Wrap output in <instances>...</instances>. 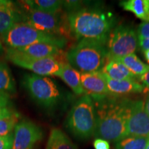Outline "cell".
Returning <instances> with one entry per match:
<instances>
[{"instance_id":"18","label":"cell","mask_w":149,"mask_h":149,"mask_svg":"<svg viewBox=\"0 0 149 149\" xmlns=\"http://www.w3.org/2000/svg\"><path fill=\"white\" fill-rule=\"evenodd\" d=\"M45 149H77V147L62 130L53 128L50 132Z\"/></svg>"},{"instance_id":"4","label":"cell","mask_w":149,"mask_h":149,"mask_svg":"<svg viewBox=\"0 0 149 149\" xmlns=\"http://www.w3.org/2000/svg\"><path fill=\"white\" fill-rule=\"evenodd\" d=\"M97 125L95 103L90 97L84 95L75 102L66 119V127L74 137L88 139L94 135Z\"/></svg>"},{"instance_id":"38","label":"cell","mask_w":149,"mask_h":149,"mask_svg":"<svg viewBox=\"0 0 149 149\" xmlns=\"http://www.w3.org/2000/svg\"><path fill=\"white\" fill-rule=\"evenodd\" d=\"M0 119H1V117H0Z\"/></svg>"},{"instance_id":"29","label":"cell","mask_w":149,"mask_h":149,"mask_svg":"<svg viewBox=\"0 0 149 149\" xmlns=\"http://www.w3.org/2000/svg\"><path fill=\"white\" fill-rule=\"evenodd\" d=\"M10 104V95L0 92V107H8Z\"/></svg>"},{"instance_id":"6","label":"cell","mask_w":149,"mask_h":149,"mask_svg":"<svg viewBox=\"0 0 149 149\" xmlns=\"http://www.w3.org/2000/svg\"><path fill=\"white\" fill-rule=\"evenodd\" d=\"M22 84L31 98L41 107L52 109L60 102V91L51 78L34 73L25 74Z\"/></svg>"},{"instance_id":"33","label":"cell","mask_w":149,"mask_h":149,"mask_svg":"<svg viewBox=\"0 0 149 149\" xmlns=\"http://www.w3.org/2000/svg\"><path fill=\"white\" fill-rule=\"evenodd\" d=\"M144 109L146 113L149 116V91L147 93V95L146 97V100H145L144 102Z\"/></svg>"},{"instance_id":"2","label":"cell","mask_w":149,"mask_h":149,"mask_svg":"<svg viewBox=\"0 0 149 149\" xmlns=\"http://www.w3.org/2000/svg\"><path fill=\"white\" fill-rule=\"evenodd\" d=\"M71 37L78 41L94 40L107 45L115 19L111 13L97 8L82 7L67 15Z\"/></svg>"},{"instance_id":"9","label":"cell","mask_w":149,"mask_h":149,"mask_svg":"<svg viewBox=\"0 0 149 149\" xmlns=\"http://www.w3.org/2000/svg\"><path fill=\"white\" fill-rule=\"evenodd\" d=\"M6 57L17 66L31 70L33 73L40 76H57L62 69L61 62L55 57L35 59L25 55L17 49L8 48L6 50Z\"/></svg>"},{"instance_id":"15","label":"cell","mask_w":149,"mask_h":149,"mask_svg":"<svg viewBox=\"0 0 149 149\" xmlns=\"http://www.w3.org/2000/svg\"><path fill=\"white\" fill-rule=\"evenodd\" d=\"M21 11L14 6H0V39H2L15 24L22 22Z\"/></svg>"},{"instance_id":"22","label":"cell","mask_w":149,"mask_h":149,"mask_svg":"<svg viewBox=\"0 0 149 149\" xmlns=\"http://www.w3.org/2000/svg\"><path fill=\"white\" fill-rule=\"evenodd\" d=\"M0 92L7 94L16 92L15 80L8 65L3 61H0Z\"/></svg>"},{"instance_id":"3","label":"cell","mask_w":149,"mask_h":149,"mask_svg":"<svg viewBox=\"0 0 149 149\" xmlns=\"http://www.w3.org/2000/svg\"><path fill=\"white\" fill-rule=\"evenodd\" d=\"M106 46L94 40L78 41L66 53L67 62L81 73L100 71L107 62Z\"/></svg>"},{"instance_id":"16","label":"cell","mask_w":149,"mask_h":149,"mask_svg":"<svg viewBox=\"0 0 149 149\" xmlns=\"http://www.w3.org/2000/svg\"><path fill=\"white\" fill-rule=\"evenodd\" d=\"M101 71L107 77L117 81L126 79L136 80L137 78L119 59L107 61Z\"/></svg>"},{"instance_id":"5","label":"cell","mask_w":149,"mask_h":149,"mask_svg":"<svg viewBox=\"0 0 149 149\" xmlns=\"http://www.w3.org/2000/svg\"><path fill=\"white\" fill-rule=\"evenodd\" d=\"M1 40L8 48L12 49H19L38 43H47L63 48L67 43L64 37L42 32L24 22L15 24Z\"/></svg>"},{"instance_id":"36","label":"cell","mask_w":149,"mask_h":149,"mask_svg":"<svg viewBox=\"0 0 149 149\" xmlns=\"http://www.w3.org/2000/svg\"><path fill=\"white\" fill-rule=\"evenodd\" d=\"M4 53H5V49H4V48H3L2 42L0 41V56H1V55H3Z\"/></svg>"},{"instance_id":"30","label":"cell","mask_w":149,"mask_h":149,"mask_svg":"<svg viewBox=\"0 0 149 149\" xmlns=\"http://www.w3.org/2000/svg\"><path fill=\"white\" fill-rule=\"evenodd\" d=\"M14 113L15 112L10 107H0V117L1 118L10 116Z\"/></svg>"},{"instance_id":"12","label":"cell","mask_w":149,"mask_h":149,"mask_svg":"<svg viewBox=\"0 0 149 149\" xmlns=\"http://www.w3.org/2000/svg\"><path fill=\"white\" fill-rule=\"evenodd\" d=\"M81 83L84 95L95 102H100L111 95L104 74L101 70L81 72Z\"/></svg>"},{"instance_id":"17","label":"cell","mask_w":149,"mask_h":149,"mask_svg":"<svg viewBox=\"0 0 149 149\" xmlns=\"http://www.w3.org/2000/svg\"><path fill=\"white\" fill-rule=\"evenodd\" d=\"M60 77L77 95H84L81 83V72L72 67L68 62H62Z\"/></svg>"},{"instance_id":"14","label":"cell","mask_w":149,"mask_h":149,"mask_svg":"<svg viewBox=\"0 0 149 149\" xmlns=\"http://www.w3.org/2000/svg\"><path fill=\"white\" fill-rule=\"evenodd\" d=\"M107 82L110 95L113 96L122 97L126 95L141 93L145 90L144 86L135 79L117 80L112 79L104 74Z\"/></svg>"},{"instance_id":"8","label":"cell","mask_w":149,"mask_h":149,"mask_svg":"<svg viewBox=\"0 0 149 149\" xmlns=\"http://www.w3.org/2000/svg\"><path fill=\"white\" fill-rule=\"evenodd\" d=\"M137 34L132 27L127 25L115 27L110 33L107 42V61L133 54L137 50Z\"/></svg>"},{"instance_id":"24","label":"cell","mask_w":149,"mask_h":149,"mask_svg":"<svg viewBox=\"0 0 149 149\" xmlns=\"http://www.w3.org/2000/svg\"><path fill=\"white\" fill-rule=\"evenodd\" d=\"M19 120L18 113L15 112L10 116L0 119V137H5L13 133V130Z\"/></svg>"},{"instance_id":"20","label":"cell","mask_w":149,"mask_h":149,"mask_svg":"<svg viewBox=\"0 0 149 149\" xmlns=\"http://www.w3.org/2000/svg\"><path fill=\"white\" fill-rule=\"evenodd\" d=\"M120 5L142 21L149 22V0H126L120 1Z\"/></svg>"},{"instance_id":"11","label":"cell","mask_w":149,"mask_h":149,"mask_svg":"<svg viewBox=\"0 0 149 149\" xmlns=\"http://www.w3.org/2000/svg\"><path fill=\"white\" fill-rule=\"evenodd\" d=\"M126 133L127 137L149 139V116L145 111L144 102L142 100H132Z\"/></svg>"},{"instance_id":"31","label":"cell","mask_w":149,"mask_h":149,"mask_svg":"<svg viewBox=\"0 0 149 149\" xmlns=\"http://www.w3.org/2000/svg\"><path fill=\"white\" fill-rule=\"evenodd\" d=\"M139 45L142 52L149 50V39L139 40Z\"/></svg>"},{"instance_id":"7","label":"cell","mask_w":149,"mask_h":149,"mask_svg":"<svg viewBox=\"0 0 149 149\" xmlns=\"http://www.w3.org/2000/svg\"><path fill=\"white\" fill-rule=\"evenodd\" d=\"M23 8L24 12L21 11L22 22L42 32L58 35L66 39L71 37L68 19L61 15V11L55 14L48 13L29 8L24 5Z\"/></svg>"},{"instance_id":"13","label":"cell","mask_w":149,"mask_h":149,"mask_svg":"<svg viewBox=\"0 0 149 149\" xmlns=\"http://www.w3.org/2000/svg\"><path fill=\"white\" fill-rule=\"evenodd\" d=\"M25 55L35 59H44L48 57H55L60 62H66V54L58 46L47 43H38L17 49Z\"/></svg>"},{"instance_id":"19","label":"cell","mask_w":149,"mask_h":149,"mask_svg":"<svg viewBox=\"0 0 149 149\" xmlns=\"http://www.w3.org/2000/svg\"><path fill=\"white\" fill-rule=\"evenodd\" d=\"M22 3L33 10L55 14L61 11L63 1L59 0H26Z\"/></svg>"},{"instance_id":"26","label":"cell","mask_w":149,"mask_h":149,"mask_svg":"<svg viewBox=\"0 0 149 149\" xmlns=\"http://www.w3.org/2000/svg\"><path fill=\"white\" fill-rule=\"evenodd\" d=\"M139 40L149 39V22H143L137 28Z\"/></svg>"},{"instance_id":"34","label":"cell","mask_w":149,"mask_h":149,"mask_svg":"<svg viewBox=\"0 0 149 149\" xmlns=\"http://www.w3.org/2000/svg\"><path fill=\"white\" fill-rule=\"evenodd\" d=\"M14 3L11 1L8 0H0V6H14Z\"/></svg>"},{"instance_id":"37","label":"cell","mask_w":149,"mask_h":149,"mask_svg":"<svg viewBox=\"0 0 149 149\" xmlns=\"http://www.w3.org/2000/svg\"><path fill=\"white\" fill-rule=\"evenodd\" d=\"M146 149H149V140H148V143H147Z\"/></svg>"},{"instance_id":"23","label":"cell","mask_w":149,"mask_h":149,"mask_svg":"<svg viewBox=\"0 0 149 149\" xmlns=\"http://www.w3.org/2000/svg\"><path fill=\"white\" fill-rule=\"evenodd\" d=\"M148 138L140 137H127L115 144L116 149H146Z\"/></svg>"},{"instance_id":"21","label":"cell","mask_w":149,"mask_h":149,"mask_svg":"<svg viewBox=\"0 0 149 149\" xmlns=\"http://www.w3.org/2000/svg\"><path fill=\"white\" fill-rule=\"evenodd\" d=\"M117 59L125 65L126 68L137 78L141 77L149 70V65L142 62L135 53Z\"/></svg>"},{"instance_id":"32","label":"cell","mask_w":149,"mask_h":149,"mask_svg":"<svg viewBox=\"0 0 149 149\" xmlns=\"http://www.w3.org/2000/svg\"><path fill=\"white\" fill-rule=\"evenodd\" d=\"M139 79L142 83V84L144 86V87L149 89V70L144 75L139 77Z\"/></svg>"},{"instance_id":"28","label":"cell","mask_w":149,"mask_h":149,"mask_svg":"<svg viewBox=\"0 0 149 149\" xmlns=\"http://www.w3.org/2000/svg\"><path fill=\"white\" fill-rule=\"evenodd\" d=\"M95 149H110L109 141L101 138H97L93 142Z\"/></svg>"},{"instance_id":"35","label":"cell","mask_w":149,"mask_h":149,"mask_svg":"<svg viewBox=\"0 0 149 149\" xmlns=\"http://www.w3.org/2000/svg\"><path fill=\"white\" fill-rule=\"evenodd\" d=\"M143 53H144V56L145 57V59L147 61V62L149 64V50H147V51H143Z\"/></svg>"},{"instance_id":"25","label":"cell","mask_w":149,"mask_h":149,"mask_svg":"<svg viewBox=\"0 0 149 149\" xmlns=\"http://www.w3.org/2000/svg\"><path fill=\"white\" fill-rule=\"evenodd\" d=\"M83 4L81 1H63V8L68 14L81 8Z\"/></svg>"},{"instance_id":"27","label":"cell","mask_w":149,"mask_h":149,"mask_svg":"<svg viewBox=\"0 0 149 149\" xmlns=\"http://www.w3.org/2000/svg\"><path fill=\"white\" fill-rule=\"evenodd\" d=\"M13 139V133L5 137H0V149H12Z\"/></svg>"},{"instance_id":"1","label":"cell","mask_w":149,"mask_h":149,"mask_svg":"<svg viewBox=\"0 0 149 149\" xmlns=\"http://www.w3.org/2000/svg\"><path fill=\"white\" fill-rule=\"evenodd\" d=\"M132 100L110 95L97 102V125L94 136L117 142L127 137V122Z\"/></svg>"},{"instance_id":"10","label":"cell","mask_w":149,"mask_h":149,"mask_svg":"<svg viewBox=\"0 0 149 149\" xmlns=\"http://www.w3.org/2000/svg\"><path fill=\"white\" fill-rule=\"evenodd\" d=\"M12 149H33L43 138V130L32 121L24 120L17 123L14 129Z\"/></svg>"}]
</instances>
